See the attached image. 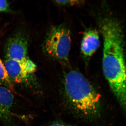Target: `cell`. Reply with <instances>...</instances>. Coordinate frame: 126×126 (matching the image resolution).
Returning a JSON list of instances; mask_svg holds the SVG:
<instances>
[{
  "mask_svg": "<svg viewBox=\"0 0 126 126\" xmlns=\"http://www.w3.org/2000/svg\"><path fill=\"white\" fill-rule=\"evenodd\" d=\"M103 39V70L123 114L126 116V63L122 27L110 16L99 22Z\"/></svg>",
  "mask_w": 126,
  "mask_h": 126,
  "instance_id": "1",
  "label": "cell"
},
{
  "mask_svg": "<svg viewBox=\"0 0 126 126\" xmlns=\"http://www.w3.org/2000/svg\"><path fill=\"white\" fill-rule=\"evenodd\" d=\"M64 87L68 103L76 113L88 119L98 116L101 111L100 95L82 74L75 70L66 73Z\"/></svg>",
  "mask_w": 126,
  "mask_h": 126,
  "instance_id": "2",
  "label": "cell"
},
{
  "mask_svg": "<svg viewBox=\"0 0 126 126\" xmlns=\"http://www.w3.org/2000/svg\"><path fill=\"white\" fill-rule=\"evenodd\" d=\"M71 44L69 30L64 26H56L52 27L48 34L45 44V50L52 58L67 62Z\"/></svg>",
  "mask_w": 126,
  "mask_h": 126,
  "instance_id": "3",
  "label": "cell"
},
{
  "mask_svg": "<svg viewBox=\"0 0 126 126\" xmlns=\"http://www.w3.org/2000/svg\"><path fill=\"white\" fill-rule=\"evenodd\" d=\"M5 67L11 80L18 83H23L36 71V64L30 59L19 61L5 58Z\"/></svg>",
  "mask_w": 126,
  "mask_h": 126,
  "instance_id": "4",
  "label": "cell"
},
{
  "mask_svg": "<svg viewBox=\"0 0 126 126\" xmlns=\"http://www.w3.org/2000/svg\"><path fill=\"white\" fill-rule=\"evenodd\" d=\"M28 43L23 34H16L9 39L5 47V58L22 61L29 59Z\"/></svg>",
  "mask_w": 126,
  "mask_h": 126,
  "instance_id": "5",
  "label": "cell"
},
{
  "mask_svg": "<svg viewBox=\"0 0 126 126\" xmlns=\"http://www.w3.org/2000/svg\"><path fill=\"white\" fill-rule=\"evenodd\" d=\"M100 44L97 32L92 29L88 30L84 32L81 41V52L84 56L90 57L94 53Z\"/></svg>",
  "mask_w": 126,
  "mask_h": 126,
  "instance_id": "6",
  "label": "cell"
},
{
  "mask_svg": "<svg viewBox=\"0 0 126 126\" xmlns=\"http://www.w3.org/2000/svg\"><path fill=\"white\" fill-rule=\"evenodd\" d=\"M14 99V95L8 88L0 86V118L5 122L11 119V111Z\"/></svg>",
  "mask_w": 126,
  "mask_h": 126,
  "instance_id": "7",
  "label": "cell"
},
{
  "mask_svg": "<svg viewBox=\"0 0 126 126\" xmlns=\"http://www.w3.org/2000/svg\"><path fill=\"white\" fill-rule=\"evenodd\" d=\"M0 82L6 87L12 88L11 80L7 74L4 63L0 58Z\"/></svg>",
  "mask_w": 126,
  "mask_h": 126,
  "instance_id": "8",
  "label": "cell"
},
{
  "mask_svg": "<svg viewBox=\"0 0 126 126\" xmlns=\"http://www.w3.org/2000/svg\"><path fill=\"white\" fill-rule=\"evenodd\" d=\"M55 2L56 4L62 6H74L79 5L82 3L83 1L80 0H56Z\"/></svg>",
  "mask_w": 126,
  "mask_h": 126,
  "instance_id": "9",
  "label": "cell"
},
{
  "mask_svg": "<svg viewBox=\"0 0 126 126\" xmlns=\"http://www.w3.org/2000/svg\"><path fill=\"white\" fill-rule=\"evenodd\" d=\"M10 9L9 2L6 0H0V12L8 11Z\"/></svg>",
  "mask_w": 126,
  "mask_h": 126,
  "instance_id": "10",
  "label": "cell"
},
{
  "mask_svg": "<svg viewBox=\"0 0 126 126\" xmlns=\"http://www.w3.org/2000/svg\"><path fill=\"white\" fill-rule=\"evenodd\" d=\"M48 126H72L62 122H56L50 124Z\"/></svg>",
  "mask_w": 126,
  "mask_h": 126,
  "instance_id": "11",
  "label": "cell"
}]
</instances>
